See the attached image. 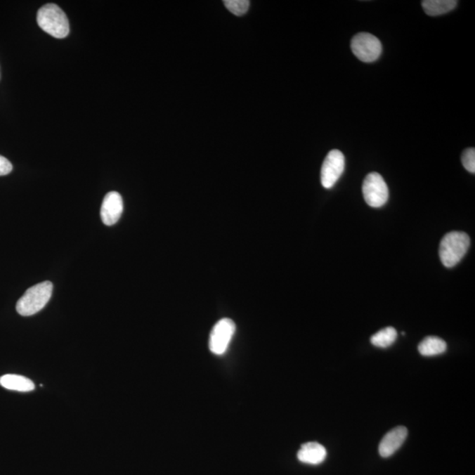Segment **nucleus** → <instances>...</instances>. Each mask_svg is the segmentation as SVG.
<instances>
[{
    "label": "nucleus",
    "instance_id": "obj_2",
    "mask_svg": "<svg viewBox=\"0 0 475 475\" xmlns=\"http://www.w3.org/2000/svg\"><path fill=\"white\" fill-rule=\"evenodd\" d=\"M53 285L50 281L30 287L16 304L17 313L22 316H32L40 312L51 298Z\"/></svg>",
    "mask_w": 475,
    "mask_h": 475
},
{
    "label": "nucleus",
    "instance_id": "obj_10",
    "mask_svg": "<svg viewBox=\"0 0 475 475\" xmlns=\"http://www.w3.org/2000/svg\"><path fill=\"white\" fill-rule=\"evenodd\" d=\"M327 450L317 442L304 443L298 453L300 462L308 464H320L326 460Z\"/></svg>",
    "mask_w": 475,
    "mask_h": 475
},
{
    "label": "nucleus",
    "instance_id": "obj_7",
    "mask_svg": "<svg viewBox=\"0 0 475 475\" xmlns=\"http://www.w3.org/2000/svg\"><path fill=\"white\" fill-rule=\"evenodd\" d=\"M345 169V158L339 150H332L324 160L321 167V184L325 188H331L337 183Z\"/></svg>",
    "mask_w": 475,
    "mask_h": 475
},
{
    "label": "nucleus",
    "instance_id": "obj_15",
    "mask_svg": "<svg viewBox=\"0 0 475 475\" xmlns=\"http://www.w3.org/2000/svg\"><path fill=\"white\" fill-rule=\"evenodd\" d=\"M223 4L234 15L242 16L249 11L250 2L249 0H226Z\"/></svg>",
    "mask_w": 475,
    "mask_h": 475
},
{
    "label": "nucleus",
    "instance_id": "obj_6",
    "mask_svg": "<svg viewBox=\"0 0 475 475\" xmlns=\"http://www.w3.org/2000/svg\"><path fill=\"white\" fill-rule=\"evenodd\" d=\"M235 331V323L228 318L218 321L209 334V351L216 356L225 354Z\"/></svg>",
    "mask_w": 475,
    "mask_h": 475
},
{
    "label": "nucleus",
    "instance_id": "obj_13",
    "mask_svg": "<svg viewBox=\"0 0 475 475\" xmlns=\"http://www.w3.org/2000/svg\"><path fill=\"white\" fill-rule=\"evenodd\" d=\"M447 344L443 339L436 337H428L418 345V351L424 356H433L445 352Z\"/></svg>",
    "mask_w": 475,
    "mask_h": 475
},
{
    "label": "nucleus",
    "instance_id": "obj_5",
    "mask_svg": "<svg viewBox=\"0 0 475 475\" xmlns=\"http://www.w3.org/2000/svg\"><path fill=\"white\" fill-rule=\"evenodd\" d=\"M351 51L359 60L372 63L382 55V45L373 34L359 33L352 38Z\"/></svg>",
    "mask_w": 475,
    "mask_h": 475
},
{
    "label": "nucleus",
    "instance_id": "obj_12",
    "mask_svg": "<svg viewBox=\"0 0 475 475\" xmlns=\"http://www.w3.org/2000/svg\"><path fill=\"white\" fill-rule=\"evenodd\" d=\"M455 0H424L422 2V8L429 16H438L452 11L456 8Z\"/></svg>",
    "mask_w": 475,
    "mask_h": 475
},
{
    "label": "nucleus",
    "instance_id": "obj_14",
    "mask_svg": "<svg viewBox=\"0 0 475 475\" xmlns=\"http://www.w3.org/2000/svg\"><path fill=\"white\" fill-rule=\"evenodd\" d=\"M396 338L397 331L396 328L389 327L383 328L378 333L373 334L371 337V342L376 347L385 349L390 347L396 341Z\"/></svg>",
    "mask_w": 475,
    "mask_h": 475
},
{
    "label": "nucleus",
    "instance_id": "obj_17",
    "mask_svg": "<svg viewBox=\"0 0 475 475\" xmlns=\"http://www.w3.org/2000/svg\"><path fill=\"white\" fill-rule=\"evenodd\" d=\"M12 163L5 157L0 155V176H6L12 172Z\"/></svg>",
    "mask_w": 475,
    "mask_h": 475
},
{
    "label": "nucleus",
    "instance_id": "obj_3",
    "mask_svg": "<svg viewBox=\"0 0 475 475\" xmlns=\"http://www.w3.org/2000/svg\"><path fill=\"white\" fill-rule=\"evenodd\" d=\"M37 23L44 32L58 39L67 37L70 32L67 16L56 4H47L39 9L37 13Z\"/></svg>",
    "mask_w": 475,
    "mask_h": 475
},
{
    "label": "nucleus",
    "instance_id": "obj_9",
    "mask_svg": "<svg viewBox=\"0 0 475 475\" xmlns=\"http://www.w3.org/2000/svg\"><path fill=\"white\" fill-rule=\"evenodd\" d=\"M407 436L408 429L404 426H399V427L391 429L379 443V453L380 456L383 457L392 456L403 445Z\"/></svg>",
    "mask_w": 475,
    "mask_h": 475
},
{
    "label": "nucleus",
    "instance_id": "obj_16",
    "mask_svg": "<svg viewBox=\"0 0 475 475\" xmlns=\"http://www.w3.org/2000/svg\"><path fill=\"white\" fill-rule=\"evenodd\" d=\"M462 164L468 172L475 173V150L474 148H468L464 150L462 157H461Z\"/></svg>",
    "mask_w": 475,
    "mask_h": 475
},
{
    "label": "nucleus",
    "instance_id": "obj_1",
    "mask_svg": "<svg viewBox=\"0 0 475 475\" xmlns=\"http://www.w3.org/2000/svg\"><path fill=\"white\" fill-rule=\"evenodd\" d=\"M470 247V238L463 232H450L443 236L439 247V257L443 266L453 268L460 263Z\"/></svg>",
    "mask_w": 475,
    "mask_h": 475
},
{
    "label": "nucleus",
    "instance_id": "obj_8",
    "mask_svg": "<svg viewBox=\"0 0 475 475\" xmlns=\"http://www.w3.org/2000/svg\"><path fill=\"white\" fill-rule=\"evenodd\" d=\"M124 212V202L118 192L112 191L105 195L100 209V218L104 225L114 226Z\"/></svg>",
    "mask_w": 475,
    "mask_h": 475
},
{
    "label": "nucleus",
    "instance_id": "obj_11",
    "mask_svg": "<svg viewBox=\"0 0 475 475\" xmlns=\"http://www.w3.org/2000/svg\"><path fill=\"white\" fill-rule=\"evenodd\" d=\"M0 386L17 392H31L34 390V384L30 379L15 375L0 377Z\"/></svg>",
    "mask_w": 475,
    "mask_h": 475
},
{
    "label": "nucleus",
    "instance_id": "obj_4",
    "mask_svg": "<svg viewBox=\"0 0 475 475\" xmlns=\"http://www.w3.org/2000/svg\"><path fill=\"white\" fill-rule=\"evenodd\" d=\"M363 195L366 204L372 208H380L389 200V187L379 174L370 173L363 183Z\"/></svg>",
    "mask_w": 475,
    "mask_h": 475
}]
</instances>
